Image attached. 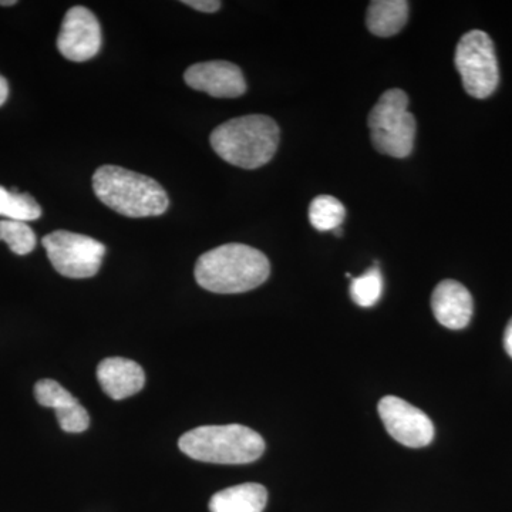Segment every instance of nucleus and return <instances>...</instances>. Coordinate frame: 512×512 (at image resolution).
<instances>
[{
  "label": "nucleus",
  "instance_id": "f257e3e1",
  "mask_svg": "<svg viewBox=\"0 0 512 512\" xmlns=\"http://www.w3.org/2000/svg\"><path fill=\"white\" fill-rule=\"evenodd\" d=\"M194 275L205 291L231 295L265 284L271 264L265 254L249 245L225 244L202 254Z\"/></svg>",
  "mask_w": 512,
  "mask_h": 512
},
{
  "label": "nucleus",
  "instance_id": "f03ea898",
  "mask_svg": "<svg viewBox=\"0 0 512 512\" xmlns=\"http://www.w3.org/2000/svg\"><path fill=\"white\" fill-rule=\"evenodd\" d=\"M96 197L124 217H158L167 211V192L153 178L119 165H103L93 175Z\"/></svg>",
  "mask_w": 512,
  "mask_h": 512
},
{
  "label": "nucleus",
  "instance_id": "7ed1b4c3",
  "mask_svg": "<svg viewBox=\"0 0 512 512\" xmlns=\"http://www.w3.org/2000/svg\"><path fill=\"white\" fill-rule=\"evenodd\" d=\"M278 124L271 117L252 114L221 124L212 131L215 153L235 167L255 170L274 158L279 146Z\"/></svg>",
  "mask_w": 512,
  "mask_h": 512
},
{
  "label": "nucleus",
  "instance_id": "20e7f679",
  "mask_svg": "<svg viewBox=\"0 0 512 512\" xmlns=\"http://www.w3.org/2000/svg\"><path fill=\"white\" fill-rule=\"evenodd\" d=\"M178 447L192 460L211 464H248L262 457L261 434L241 424L201 426L183 434Z\"/></svg>",
  "mask_w": 512,
  "mask_h": 512
},
{
  "label": "nucleus",
  "instance_id": "39448f33",
  "mask_svg": "<svg viewBox=\"0 0 512 512\" xmlns=\"http://www.w3.org/2000/svg\"><path fill=\"white\" fill-rule=\"evenodd\" d=\"M373 147L394 158L412 154L416 119L409 111V96L400 89L387 90L373 107L367 120Z\"/></svg>",
  "mask_w": 512,
  "mask_h": 512
},
{
  "label": "nucleus",
  "instance_id": "423d86ee",
  "mask_svg": "<svg viewBox=\"0 0 512 512\" xmlns=\"http://www.w3.org/2000/svg\"><path fill=\"white\" fill-rule=\"evenodd\" d=\"M454 63L464 90L476 99H487L500 83V69L493 40L483 30H471L461 37Z\"/></svg>",
  "mask_w": 512,
  "mask_h": 512
},
{
  "label": "nucleus",
  "instance_id": "0eeeda50",
  "mask_svg": "<svg viewBox=\"0 0 512 512\" xmlns=\"http://www.w3.org/2000/svg\"><path fill=\"white\" fill-rule=\"evenodd\" d=\"M49 261L60 275L92 278L100 271L106 247L97 239L70 231H55L42 239Z\"/></svg>",
  "mask_w": 512,
  "mask_h": 512
},
{
  "label": "nucleus",
  "instance_id": "6e6552de",
  "mask_svg": "<svg viewBox=\"0 0 512 512\" xmlns=\"http://www.w3.org/2000/svg\"><path fill=\"white\" fill-rule=\"evenodd\" d=\"M379 414L387 433L410 448L429 446L434 439L433 421L426 413L396 396L383 397Z\"/></svg>",
  "mask_w": 512,
  "mask_h": 512
},
{
  "label": "nucleus",
  "instance_id": "1a4fd4ad",
  "mask_svg": "<svg viewBox=\"0 0 512 512\" xmlns=\"http://www.w3.org/2000/svg\"><path fill=\"white\" fill-rule=\"evenodd\" d=\"M101 26L92 10L74 6L67 10L57 37V49L67 60L83 63L101 49Z\"/></svg>",
  "mask_w": 512,
  "mask_h": 512
},
{
  "label": "nucleus",
  "instance_id": "9d476101",
  "mask_svg": "<svg viewBox=\"0 0 512 512\" xmlns=\"http://www.w3.org/2000/svg\"><path fill=\"white\" fill-rule=\"evenodd\" d=\"M191 89L210 94L217 99H237L247 92V82L237 64L212 60L197 63L184 74Z\"/></svg>",
  "mask_w": 512,
  "mask_h": 512
},
{
  "label": "nucleus",
  "instance_id": "9b49d317",
  "mask_svg": "<svg viewBox=\"0 0 512 512\" xmlns=\"http://www.w3.org/2000/svg\"><path fill=\"white\" fill-rule=\"evenodd\" d=\"M431 309L444 328L464 329L473 316V296L466 286L453 279L440 282L431 295Z\"/></svg>",
  "mask_w": 512,
  "mask_h": 512
},
{
  "label": "nucleus",
  "instance_id": "f8f14e48",
  "mask_svg": "<svg viewBox=\"0 0 512 512\" xmlns=\"http://www.w3.org/2000/svg\"><path fill=\"white\" fill-rule=\"evenodd\" d=\"M101 389L113 400H124L143 390L146 375L143 367L124 357H107L97 367Z\"/></svg>",
  "mask_w": 512,
  "mask_h": 512
},
{
  "label": "nucleus",
  "instance_id": "ddd939ff",
  "mask_svg": "<svg viewBox=\"0 0 512 512\" xmlns=\"http://www.w3.org/2000/svg\"><path fill=\"white\" fill-rule=\"evenodd\" d=\"M268 491L264 485L247 483L225 488L212 495L211 512H264Z\"/></svg>",
  "mask_w": 512,
  "mask_h": 512
},
{
  "label": "nucleus",
  "instance_id": "4468645a",
  "mask_svg": "<svg viewBox=\"0 0 512 512\" xmlns=\"http://www.w3.org/2000/svg\"><path fill=\"white\" fill-rule=\"evenodd\" d=\"M409 20V2L406 0H375L367 9L366 25L379 37H392L402 32Z\"/></svg>",
  "mask_w": 512,
  "mask_h": 512
},
{
  "label": "nucleus",
  "instance_id": "2eb2a0df",
  "mask_svg": "<svg viewBox=\"0 0 512 512\" xmlns=\"http://www.w3.org/2000/svg\"><path fill=\"white\" fill-rule=\"evenodd\" d=\"M0 217L12 221H36L42 217V208L32 195L19 192L18 188L9 191L0 187Z\"/></svg>",
  "mask_w": 512,
  "mask_h": 512
},
{
  "label": "nucleus",
  "instance_id": "dca6fc26",
  "mask_svg": "<svg viewBox=\"0 0 512 512\" xmlns=\"http://www.w3.org/2000/svg\"><path fill=\"white\" fill-rule=\"evenodd\" d=\"M346 210L338 198L319 195L309 207V221L320 232L335 231L345 220Z\"/></svg>",
  "mask_w": 512,
  "mask_h": 512
},
{
  "label": "nucleus",
  "instance_id": "f3484780",
  "mask_svg": "<svg viewBox=\"0 0 512 512\" xmlns=\"http://www.w3.org/2000/svg\"><path fill=\"white\" fill-rule=\"evenodd\" d=\"M383 293V276L377 266L367 269L365 274L352 279L350 296L356 305L372 308L379 302Z\"/></svg>",
  "mask_w": 512,
  "mask_h": 512
},
{
  "label": "nucleus",
  "instance_id": "a211bd4d",
  "mask_svg": "<svg viewBox=\"0 0 512 512\" xmlns=\"http://www.w3.org/2000/svg\"><path fill=\"white\" fill-rule=\"evenodd\" d=\"M0 241L8 244L10 251L16 255H28L36 248V234L26 222L0 221Z\"/></svg>",
  "mask_w": 512,
  "mask_h": 512
},
{
  "label": "nucleus",
  "instance_id": "6ab92c4d",
  "mask_svg": "<svg viewBox=\"0 0 512 512\" xmlns=\"http://www.w3.org/2000/svg\"><path fill=\"white\" fill-rule=\"evenodd\" d=\"M37 403L43 407L55 410L56 413L70 409L74 404L80 403L69 390L64 389L62 384L55 380H40L35 386Z\"/></svg>",
  "mask_w": 512,
  "mask_h": 512
},
{
  "label": "nucleus",
  "instance_id": "aec40b11",
  "mask_svg": "<svg viewBox=\"0 0 512 512\" xmlns=\"http://www.w3.org/2000/svg\"><path fill=\"white\" fill-rule=\"evenodd\" d=\"M56 417L60 427L66 433H83L90 426L89 413L80 403L74 404L64 412L56 413Z\"/></svg>",
  "mask_w": 512,
  "mask_h": 512
},
{
  "label": "nucleus",
  "instance_id": "412c9836",
  "mask_svg": "<svg viewBox=\"0 0 512 512\" xmlns=\"http://www.w3.org/2000/svg\"><path fill=\"white\" fill-rule=\"evenodd\" d=\"M183 3L204 13H214L221 8V2H218V0H184Z\"/></svg>",
  "mask_w": 512,
  "mask_h": 512
},
{
  "label": "nucleus",
  "instance_id": "4be33fe9",
  "mask_svg": "<svg viewBox=\"0 0 512 512\" xmlns=\"http://www.w3.org/2000/svg\"><path fill=\"white\" fill-rule=\"evenodd\" d=\"M504 349L512 359V319L508 322L504 332Z\"/></svg>",
  "mask_w": 512,
  "mask_h": 512
},
{
  "label": "nucleus",
  "instance_id": "5701e85b",
  "mask_svg": "<svg viewBox=\"0 0 512 512\" xmlns=\"http://www.w3.org/2000/svg\"><path fill=\"white\" fill-rule=\"evenodd\" d=\"M9 97V83L5 77L0 76V107L6 103Z\"/></svg>",
  "mask_w": 512,
  "mask_h": 512
},
{
  "label": "nucleus",
  "instance_id": "b1692460",
  "mask_svg": "<svg viewBox=\"0 0 512 512\" xmlns=\"http://www.w3.org/2000/svg\"><path fill=\"white\" fill-rule=\"evenodd\" d=\"M16 0H6V2H3V0H0V6H13L16 5Z\"/></svg>",
  "mask_w": 512,
  "mask_h": 512
}]
</instances>
